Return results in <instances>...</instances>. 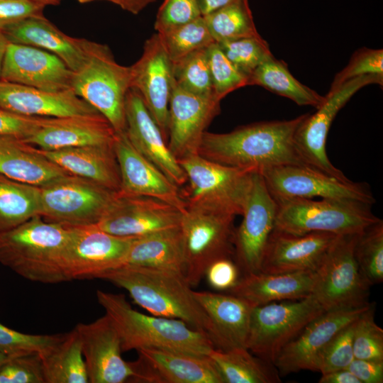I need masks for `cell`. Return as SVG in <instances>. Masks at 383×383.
<instances>
[{
  "label": "cell",
  "mask_w": 383,
  "mask_h": 383,
  "mask_svg": "<svg viewBox=\"0 0 383 383\" xmlns=\"http://www.w3.org/2000/svg\"><path fill=\"white\" fill-rule=\"evenodd\" d=\"M208 356L221 373L224 383H277L281 379L275 366L245 348L227 351L213 349Z\"/></svg>",
  "instance_id": "836d02e7"
},
{
  "label": "cell",
  "mask_w": 383,
  "mask_h": 383,
  "mask_svg": "<svg viewBox=\"0 0 383 383\" xmlns=\"http://www.w3.org/2000/svg\"><path fill=\"white\" fill-rule=\"evenodd\" d=\"M65 334L33 335L10 328L0 322V352L7 357L38 354L46 355Z\"/></svg>",
  "instance_id": "f6af8a7d"
},
{
  "label": "cell",
  "mask_w": 383,
  "mask_h": 383,
  "mask_svg": "<svg viewBox=\"0 0 383 383\" xmlns=\"http://www.w3.org/2000/svg\"><path fill=\"white\" fill-rule=\"evenodd\" d=\"M116 132L100 113L48 117L23 142L44 150L85 145H113Z\"/></svg>",
  "instance_id": "484cf974"
},
{
  "label": "cell",
  "mask_w": 383,
  "mask_h": 383,
  "mask_svg": "<svg viewBox=\"0 0 383 383\" xmlns=\"http://www.w3.org/2000/svg\"><path fill=\"white\" fill-rule=\"evenodd\" d=\"M6 355L0 352V365L8 358Z\"/></svg>",
  "instance_id": "6125c7cd"
},
{
  "label": "cell",
  "mask_w": 383,
  "mask_h": 383,
  "mask_svg": "<svg viewBox=\"0 0 383 383\" xmlns=\"http://www.w3.org/2000/svg\"><path fill=\"white\" fill-rule=\"evenodd\" d=\"M217 43L228 59L248 77L273 56L267 41L260 35Z\"/></svg>",
  "instance_id": "7bdbcfd3"
},
{
  "label": "cell",
  "mask_w": 383,
  "mask_h": 383,
  "mask_svg": "<svg viewBox=\"0 0 383 383\" xmlns=\"http://www.w3.org/2000/svg\"><path fill=\"white\" fill-rule=\"evenodd\" d=\"M68 226L70 235L62 256L68 281L98 278L123 265L135 238L112 235L96 224Z\"/></svg>",
  "instance_id": "5bb4252c"
},
{
  "label": "cell",
  "mask_w": 383,
  "mask_h": 383,
  "mask_svg": "<svg viewBox=\"0 0 383 383\" xmlns=\"http://www.w3.org/2000/svg\"><path fill=\"white\" fill-rule=\"evenodd\" d=\"M194 294L210 319L211 340L214 348L222 351L247 348L250 316L255 306L230 293L194 291Z\"/></svg>",
  "instance_id": "83f0119b"
},
{
  "label": "cell",
  "mask_w": 383,
  "mask_h": 383,
  "mask_svg": "<svg viewBox=\"0 0 383 383\" xmlns=\"http://www.w3.org/2000/svg\"><path fill=\"white\" fill-rule=\"evenodd\" d=\"M38 152L70 174L118 192L121 174L113 145H85Z\"/></svg>",
  "instance_id": "f546056e"
},
{
  "label": "cell",
  "mask_w": 383,
  "mask_h": 383,
  "mask_svg": "<svg viewBox=\"0 0 383 383\" xmlns=\"http://www.w3.org/2000/svg\"><path fill=\"white\" fill-rule=\"evenodd\" d=\"M68 226L36 215L0 234V263L30 281L57 284L68 281L62 256Z\"/></svg>",
  "instance_id": "277c9868"
},
{
  "label": "cell",
  "mask_w": 383,
  "mask_h": 383,
  "mask_svg": "<svg viewBox=\"0 0 383 383\" xmlns=\"http://www.w3.org/2000/svg\"><path fill=\"white\" fill-rule=\"evenodd\" d=\"M207 48L172 62L173 74L176 84L184 90L201 96H214Z\"/></svg>",
  "instance_id": "60d3db41"
},
{
  "label": "cell",
  "mask_w": 383,
  "mask_h": 383,
  "mask_svg": "<svg viewBox=\"0 0 383 383\" xmlns=\"http://www.w3.org/2000/svg\"><path fill=\"white\" fill-rule=\"evenodd\" d=\"M0 383H45L41 357L38 354L9 357L0 365Z\"/></svg>",
  "instance_id": "c3c4849f"
},
{
  "label": "cell",
  "mask_w": 383,
  "mask_h": 383,
  "mask_svg": "<svg viewBox=\"0 0 383 383\" xmlns=\"http://www.w3.org/2000/svg\"><path fill=\"white\" fill-rule=\"evenodd\" d=\"M235 216L189 204L182 211L179 228L184 246V275L191 287L199 285L213 262L234 257Z\"/></svg>",
  "instance_id": "52a82bcc"
},
{
  "label": "cell",
  "mask_w": 383,
  "mask_h": 383,
  "mask_svg": "<svg viewBox=\"0 0 383 383\" xmlns=\"http://www.w3.org/2000/svg\"><path fill=\"white\" fill-rule=\"evenodd\" d=\"M9 43V42L7 40L5 35L3 33V32L0 31V74H1L4 57L5 52H6V48Z\"/></svg>",
  "instance_id": "680465c9"
},
{
  "label": "cell",
  "mask_w": 383,
  "mask_h": 383,
  "mask_svg": "<svg viewBox=\"0 0 383 383\" xmlns=\"http://www.w3.org/2000/svg\"><path fill=\"white\" fill-rule=\"evenodd\" d=\"M0 108L38 117H66L99 113L72 89L48 91L0 79Z\"/></svg>",
  "instance_id": "4316f807"
},
{
  "label": "cell",
  "mask_w": 383,
  "mask_h": 383,
  "mask_svg": "<svg viewBox=\"0 0 383 383\" xmlns=\"http://www.w3.org/2000/svg\"><path fill=\"white\" fill-rule=\"evenodd\" d=\"M374 75L383 77V50L362 48L352 55L348 65L338 72L331 85L334 89L355 77Z\"/></svg>",
  "instance_id": "7dc6e473"
},
{
  "label": "cell",
  "mask_w": 383,
  "mask_h": 383,
  "mask_svg": "<svg viewBox=\"0 0 383 383\" xmlns=\"http://www.w3.org/2000/svg\"><path fill=\"white\" fill-rule=\"evenodd\" d=\"M338 236L326 232L293 235L274 228L268 240L260 272H316Z\"/></svg>",
  "instance_id": "d4e9b609"
},
{
  "label": "cell",
  "mask_w": 383,
  "mask_h": 383,
  "mask_svg": "<svg viewBox=\"0 0 383 383\" xmlns=\"http://www.w3.org/2000/svg\"><path fill=\"white\" fill-rule=\"evenodd\" d=\"M358 235H339L315 272L312 296L325 311L358 308L370 304V285L355 257Z\"/></svg>",
  "instance_id": "9c48e42d"
},
{
  "label": "cell",
  "mask_w": 383,
  "mask_h": 383,
  "mask_svg": "<svg viewBox=\"0 0 383 383\" xmlns=\"http://www.w3.org/2000/svg\"><path fill=\"white\" fill-rule=\"evenodd\" d=\"M371 84L382 85L383 77L365 75L350 79L334 89H329L316 111L306 113L296 131L294 142L308 166L339 179H348L330 161L326 150V139L338 111L358 90Z\"/></svg>",
  "instance_id": "4fadbf2b"
},
{
  "label": "cell",
  "mask_w": 383,
  "mask_h": 383,
  "mask_svg": "<svg viewBox=\"0 0 383 383\" xmlns=\"http://www.w3.org/2000/svg\"><path fill=\"white\" fill-rule=\"evenodd\" d=\"M2 32L10 43L33 46L55 54L73 72L85 61L88 40L65 34L44 16L26 18Z\"/></svg>",
  "instance_id": "f1b7e54d"
},
{
  "label": "cell",
  "mask_w": 383,
  "mask_h": 383,
  "mask_svg": "<svg viewBox=\"0 0 383 383\" xmlns=\"http://www.w3.org/2000/svg\"><path fill=\"white\" fill-rule=\"evenodd\" d=\"M306 115L253 123L224 133L206 131L197 154L219 164L260 173L282 165L308 166L294 142L296 131Z\"/></svg>",
  "instance_id": "6da1fadb"
},
{
  "label": "cell",
  "mask_w": 383,
  "mask_h": 383,
  "mask_svg": "<svg viewBox=\"0 0 383 383\" xmlns=\"http://www.w3.org/2000/svg\"><path fill=\"white\" fill-rule=\"evenodd\" d=\"M347 369L361 383L383 382V361L354 358Z\"/></svg>",
  "instance_id": "db71d44e"
},
{
  "label": "cell",
  "mask_w": 383,
  "mask_h": 383,
  "mask_svg": "<svg viewBox=\"0 0 383 383\" xmlns=\"http://www.w3.org/2000/svg\"><path fill=\"white\" fill-rule=\"evenodd\" d=\"M275 200V228L293 235L360 233L380 220L372 213V205L359 201L335 199Z\"/></svg>",
  "instance_id": "8992f818"
},
{
  "label": "cell",
  "mask_w": 383,
  "mask_h": 383,
  "mask_svg": "<svg viewBox=\"0 0 383 383\" xmlns=\"http://www.w3.org/2000/svg\"><path fill=\"white\" fill-rule=\"evenodd\" d=\"M248 85H257L277 95L288 98L299 106L317 109L324 96L298 81L287 64L274 56L260 65L250 75Z\"/></svg>",
  "instance_id": "e575fe53"
},
{
  "label": "cell",
  "mask_w": 383,
  "mask_h": 383,
  "mask_svg": "<svg viewBox=\"0 0 383 383\" xmlns=\"http://www.w3.org/2000/svg\"><path fill=\"white\" fill-rule=\"evenodd\" d=\"M136 360L130 362L133 382L224 383L209 356H197L174 350L143 348Z\"/></svg>",
  "instance_id": "d6986e66"
},
{
  "label": "cell",
  "mask_w": 383,
  "mask_h": 383,
  "mask_svg": "<svg viewBox=\"0 0 383 383\" xmlns=\"http://www.w3.org/2000/svg\"><path fill=\"white\" fill-rule=\"evenodd\" d=\"M202 16L197 0H164L160 6L154 28L160 33Z\"/></svg>",
  "instance_id": "681fc988"
},
{
  "label": "cell",
  "mask_w": 383,
  "mask_h": 383,
  "mask_svg": "<svg viewBox=\"0 0 383 383\" xmlns=\"http://www.w3.org/2000/svg\"><path fill=\"white\" fill-rule=\"evenodd\" d=\"M125 265L170 270L184 274V255L180 228L135 238L126 256Z\"/></svg>",
  "instance_id": "d6a6232c"
},
{
  "label": "cell",
  "mask_w": 383,
  "mask_h": 383,
  "mask_svg": "<svg viewBox=\"0 0 383 383\" xmlns=\"http://www.w3.org/2000/svg\"><path fill=\"white\" fill-rule=\"evenodd\" d=\"M113 148L121 174L118 192L156 198L184 211L181 189L132 145L125 131L116 133Z\"/></svg>",
  "instance_id": "603a6c76"
},
{
  "label": "cell",
  "mask_w": 383,
  "mask_h": 383,
  "mask_svg": "<svg viewBox=\"0 0 383 383\" xmlns=\"http://www.w3.org/2000/svg\"><path fill=\"white\" fill-rule=\"evenodd\" d=\"M182 211L156 198L116 192L96 225L112 235L139 238L179 227Z\"/></svg>",
  "instance_id": "2e32d148"
},
{
  "label": "cell",
  "mask_w": 383,
  "mask_h": 383,
  "mask_svg": "<svg viewBox=\"0 0 383 383\" xmlns=\"http://www.w3.org/2000/svg\"><path fill=\"white\" fill-rule=\"evenodd\" d=\"M130 69L131 88L140 94L167 143L169 105L175 80L172 62L157 33L146 40L142 55Z\"/></svg>",
  "instance_id": "e0dca14e"
},
{
  "label": "cell",
  "mask_w": 383,
  "mask_h": 383,
  "mask_svg": "<svg viewBox=\"0 0 383 383\" xmlns=\"http://www.w3.org/2000/svg\"><path fill=\"white\" fill-rule=\"evenodd\" d=\"M96 297L118 333L122 352L155 348L208 356L215 348L204 332L179 319L142 313L122 294L97 290Z\"/></svg>",
  "instance_id": "3957f363"
},
{
  "label": "cell",
  "mask_w": 383,
  "mask_h": 383,
  "mask_svg": "<svg viewBox=\"0 0 383 383\" xmlns=\"http://www.w3.org/2000/svg\"><path fill=\"white\" fill-rule=\"evenodd\" d=\"M187 175L186 204L242 215L254 172L219 164L198 154L178 160Z\"/></svg>",
  "instance_id": "ba28073f"
},
{
  "label": "cell",
  "mask_w": 383,
  "mask_h": 383,
  "mask_svg": "<svg viewBox=\"0 0 383 383\" xmlns=\"http://www.w3.org/2000/svg\"><path fill=\"white\" fill-rule=\"evenodd\" d=\"M44 8L30 0H0V31L26 18L43 16Z\"/></svg>",
  "instance_id": "f5cc1de1"
},
{
  "label": "cell",
  "mask_w": 383,
  "mask_h": 383,
  "mask_svg": "<svg viewBox=\"0 0 383 383\" xmlns=\"http://www.w3.org/2000/svg\"><path fill=\"white\" fill-rule=\"evenodd\" d=\"M318 383H361L348 369L322 374Z\"/></svg>",
  "instance_id": "11a10c76"
},
{
  "label": "cell",
  "mask_w": 383,
  "mask_h": 383,
  "mask_svg": "<svg viewBox=\"0 0 383 383\" xmlns=\"http://www.w3.org/2000/svg\"><path fill=\"white\" fill-rule=\"evenodd\" d=\"M97 279L124 289L134 302L152 315L182 320L211 340L210 319L182 273L125 265L104 272Z\"/></svg>",
  "instance_id": "7a4b0ae2"
},
{
  "label": "cell",
  "mask_w": 383,
  "mask_h": 383,
  "mask_svg": "<svg viewBox=\"0 0 383 383\" xmlns=\"http://www.w3.org/2000/svg\"><path fill=\"white\" fill-rule=\"evenodd\" d=\"M374 303L355 322L353 346L355 358L383 361V330L374 321Z\"/></svg>",
  "instance_id": "ee69618b"
},
{
  "label": "cell",
  "mask_w": 383,
  "mask_h": 383,
  "mask_svg": "<svg viewBox=\"0 0 383 383\" xmlns=\"http://www.w3.org/2000/svg\"><path fill=\"white\" fill-rule=\"evenodd\" d=\"M213 94L221 101L231 92L248 85L249 77L238 70L225 55L218 44L207 48Z\"/></svg>",
  "instance_id": "b9f144b4"
},
{
  "label": "cell",
  "mask_w": 383,
  "mask_h": 383,
  "mask_svg": "<svg viewBox=\"0 0 383 383\" xmlns=\"http://www.w3.org/2000/svg\"><path fill=\"white\" fill-rule=\"evenodd\" d=\"M84 62L73 72L71 89L103 115L116 133L126 130L130 66L118 64L105 44L88 40Z\"/></svg>",
  "instance_id": "5b68a950"
},
{
  "label": "cell",
  "mask_w": 383,
  "mask_h": 383,
  "mask_svg": "<svg viewBox=\"0 0 383 383\" xmlns=\"http://www.w3.org/2000/svg\"><path fill=\"white\" fill-rule=\"evenodd\" d=\"M221 112V101L214 96L191 93L176 82L169 105L167 145L179 160L197 154L202 137Z\"/></svg>",
  "instance_id": "ac0fdd59"
},
{
  "label": "cell",
  "mask_w": 383,
  "mask_h": 383,
  "mask_svg": "<svg viewBox=\"0 0 383 383\" xmlns=\"http://www.w3.org/2000/svg\"><path fill=\"white\" fill-rule=\"evenodd\" d=\"M45 383H89L81 341L75 328L41 357Z\"/></svg>",
  "instance_id": "d590c367"
},
{
  "label": "cell",
  "mask_w": 383,
  "mask_h": 383,
  "mask_svg": "<svg viewBox=\"0 0 383 383\" xmlns=\"http://www.w3.org/2000/svg\"><path fill=\"white\" fill-rule=\"evenodd\" d=\"M202 16L208 15L235 0H197Z\"/></svg>",
  "instance_id": "9f6ffc18"
},
{
  "label": "cell",
  "mask_w": 383,
  "mask_h": 383,
  "mask_svg": "<svg viewBox=\"0 0 383 383\" xmlns=\"http://www.w3.org/2000/svg\"><path fill=\"white\" fill-rule=\"evenodd\" d=\"M80 4H86L95 1H107L111 2L118 6L122 9L127 11L133 14H138L139 12L135 5L131 0H76Z\"/></svg>",
  "instance_id": "6f0895ef"
},
{
  "label": "cell",
  "mask_w": 383,
  "mask_h": 383,
  "mask_svg": "<svg viewBox=\"0 0 383 383\" xmlns=\"http://www.w3.org/2000/svg\"><path fill=\"white\" fill-rule=\"evenodd\" d=\"M315 280L316 272L313 271L291 273L260 272L242 276L228 293L257 306L306 298L312 295Z\"/></svg>",
  "instance_id": "4dcf8cb0"
},
{
  "label": "cell",
  "mask_w": 383,
  "mask_h": 383,
  "mask_svg": "<svg viewBox=\"0 0 383 383\" xmlns=\"http://www.w3.org/2000/svg\"><path fill=\"white\" fill-rule=\"evenodd\" d=\"M73 71L57 55L30 45L9 43L0 79L48 91L71 89Z\"/></svg>",
  "instance_id": "7402d4cb"
},
{
  "label": "cell",
  "mask_w": 383,
  "mask_h": 383,
  "mask_svg": "<svg viewBox=\"0 0 383 383\" xmlns=\"http://www.w3.org/2000/svg\"><path fill=\"white\" fill-rule=\"evenodd\" d=\"M126 134L132 145L179 188L187 175L170 152L166 140L141 96L131 88L126 99Z\"/></svg>",
  "instance_id": "cb8c5ba5"
},
{
  "label": "cell",
  "mask_w": 383,
  "mask_h": 383,
  "mask_svg": "<svg viewBox=\"0 0 383 383\" xmlns=\"http://www.w3.org/2000/svg\"><path fill=\"white\" fill-rule=\"evenodd\" d=\"M0 174L38 187L69 173L41 155L36 147L11 136H0Z\"/></svg>",
  "instance_id": "1f68e13d"
},
{
  "label": "cell",
  "mask_w": 383,
  "mask_h": 383,
  "mask_svg": "<svg viewBox=\"0 0 383 383\" xmlns=\"http://www.w3.org/2000/svg\"><path fill=\"white\" fill-rule=\"evenodd\" d=\"M79 336L89 383H123L134 376L121 356L118 333L107 314L74 328Z\"/></svg>",
  "instance_id": "ffe728a7"
},
{
  "label": "cell",
  "mask_w": 383,
  "mask_h": 383,
  "mask_svg": "<svg viewBox=\"0 0 383 383\" xmlns=\"http://www.w3.org/2000/svg\"><path fill=\"white\" fill-rule=\"evenodd\" d=\"M326 311L312 296L253 307L246 348L274 365L282 349Z\"/></svg>",
  "instance_id": "30bf717a"
},
{
  "label": "cell",
  "mask_w": 383,
  "mask_h": 383,
  "mask_svg": "<svg viewBox=\"0 0 383 383\" xmlns=\"http://www.w3.org/2000/svg\"><path fill=\"white\" fill-rule=\"evenodd\" d=\"M204 277L213 289L228 291L238 283L241 274L233 257H223L213 262Z\"/></svg>",
  "instance_id": "816d5d0a"
},
{
  "label": "cell",
  "mask_w": 383,
  "mask_h": 383,
  "mask_svg": "<svg viewBox=\"0 0 383 383\" xmlns=\"http://www.w3.org/2000/svg\"><path fill=\"white\" fill-rule=\"evenodd\" d=\"M131 1L135 5L138 12H140L147 6H148L150 4L154 3L156 0H131Z\"/></svg>",
  "instance_id": "91938a15"
},
{
  "label": "cell",
  "mask_w": 383,
  "mask_h": 383,
  "mask_svg": "<svg viewBox=\"0 0 383 383\" xmlns=\"http://www.w3.org/2000/svg\"><path fill=\"white\" fill-rule=\"evenodd\" d=\"M39 213V187L0 174V234Z\"/></svg>",
  "instance_id": "8d00e7d4"
},
{
  "label": "cell",
  "mask_w": 383,
  "mask_h": 383,
  "mask_svg": "<svg viewBox=\"0 0 383 383\" xmlns=\"http://www.w3.org/2000/svg\"><path fill=\"white\" fill-rule=\"evenodd\" d=\"M38 5L43 7L46 6H56L59 5L62 0H30Z\"/></svg>",
  "instance_id": "94428289"
},
{
  "label": "cell",
  "mask_w": 383,
  "mask_h": 383,
  "mask_svg": "<svg viewBox=\"0 0 383 383\" xmlns=\"http://www.w3.org/2000/svg\"><path fill=\"white\" fill-rule=\"evenodd\" d=\"M277 202L260 172H254L243 221L234 233V260L241 277L260 272L270 237L275 228Z\"/></svg>",
  "instance_id": "9a60e30c"
},
{
  "label": "cell",
  "mask_w": 383,
  "mask_h": 383,
  "mask_svg": "<svg viewBox=\"0 0 383 383\" xmlns=\"http://www.w3.org/2000/svg\"><path fill=\"white\" fill-rule=\"evenodd\" d=\"M356 320L337 333L323 349L316 360V371L324 374L348 368L355 358L353 339Z\"/></svg>",
  "instance_id": "bcb514c9"
},
{
  "label": "cell",
  "mask_w": 383,
  "mask_h": 383,
  "mask_svg": "<svg viewBox=\"0 0 383 383\" xmlns=\"http://www.w3.org/2000/svg\"><path fill=\"white\" fill-rule=\"evenodd\" d=\"M276 199H335L375 204L370 186L365 182L341 179L305 165H282L260 173Z\"/></svg>",
  "instance_id": "7c38bea8"
},
{
  "label": "cell",
  "mask_w": 383,
  "mask_h": 383,
  "mask_svg": "<svg viewBox=\"0 0 383 383\" xmlns=\"http://www.w3.org/2000/svg\"><path fill=\"white\" fill-rule=\"evenodd\" d=\"M39 188V215L47 221L70 226L97 223L117 192L70 174Z\"/></svg>",
  "instance_id": "8fae6325"
},
{
  "label": "cell",
  "mask_w": 383,
  "mask_h": 383,
  "mask_svg": "<svg viewBox=\"0 0 383 383\" xmlns=\"http://www.w3.org/2000/svg\"><path fill=\"white\" fill-rule=\"evenodd\" d=\"M203 17L216 43L260 35L248 0H235Z\"/></svg>",
  "instance_id": "74e56055"
},
{
  "label": "cell",
  "mask_w": 383,
  "mask_h": 383,
  "mask_svg": "<svg viewBox=\"0 0 383 383\" xmlns=\"http://www.w3.org/2000/svg\"><path fill=\"white\" fill-rule=\"evenodd\" d=\"M370 304L326 311L310 321L277 357L274 365L279 374L316 371V360L323 349L337 333L356 320Z\"/></svg>",
  "instance_id": "44dd1931"
},
{
  "label": "cell",
  "mask_w": 383,
  "mask_h": 383,
  "mask_svg": "<svg viewBox=\"0 0 383 383\" xmlns=\"http://www.w3.org/2000/svg\"><path fill=\"white\" fill-rule=\"evenodd\" d=\"M48 118L17 114L0 108V136H11L24 140Z\"/></svg>",
  "instance_id": "f907efd6"
},
{
  "label": "cell",
  "mask_w": 383,
  "mask_h": 383,
  "mask_svg": "<svg viewBox=\"0 0 383 383\" xmlns=\"http://www.w3.org/2000/svg\"><path fill=\"white\" fill-rule=\"evenodd\" d=\"M358 267L370 286L383 281V221L359 233L355 245Z\"/></svg>",
  "instance_id": "ab89813d"
},
{
  "label": "cell",
  "mask_w": 383,
  "mask_h": 383,
  "mask_svg": "<svg viewBox=\"0 0 383 383\" xmlns=\"http://www.w3.org/2000/svg\"><path fill=\"white\" fill-rule=\"evenodd\" d=\"M157 33L172 62L194 51L206 48L215 42L203 16Z\"/></svg>",
  "instance_id": "f35d334b"
}]
</instances>
